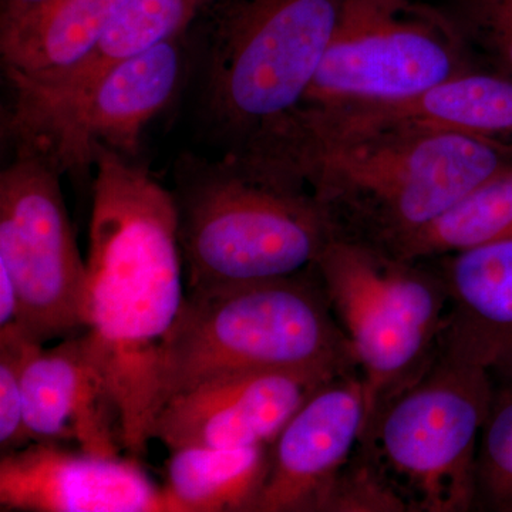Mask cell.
Masks as SVG:
<instances>
[{
    "mask_svg": "<svg viewBox=\"0 0 512 512\" xmlns=\"http://www.w3.org/2000/svg\"><path fill=\"white\" fill-rule=\"evenodd\" d=\"M53 0H2L0 8V33L15 28L22 20L29 18Z\"/></svg>",
    "mask_w": 512,
    "mask_h": 512,
    "instance_id": "d4e9b609",
    "label": "cell"
},
{
    "mask_svg": "<svg viewBox=\"0 0 512 512\" xmlns=\"http://www.w3.org/2000/svg\"><path fill=\"white\" fill-rule=\"evenodd\" d=\"M183 73V37L104 70L56 99L10 103L6 130L18 154L47 161L60 174H83L97 144L136 156L141 134L173 99Z\"/></svg>",
    "mask_w": 512,
    "mask_h": 512,
    "instance_id": "9c48e42d",
    "label": "cell"
},
{
    "mask_svg": "<svg viewBox=\"0 0 512 512\" xmlns=\"http://www.w3.org/2000/svg\"><path fill=\"white\" fill-rule=\"evenodd\" d=\"M235 372L298 373L322 382L359 373L313 266L185 293L161 355L160 410L174 394Z\"/></svg>",
    "mask_w": 512,
    "mask_h": 512,
    "instance_id": "277c9868",
    "label": "cell"
},
{
    "mask_svg": "<svg viewBox=\"0 0 512 512\" xmlns=\"http://www.w3.org/2000/svg\"><path fill=\"white\" fill-rule=\"evenodd\" d=\"M365 426L360 373L320 386L269 446L268 474L252 512H320Z\"/></svg>",
    "mask_w": 512,
    "mask_h": 512,
    "instance_id": "7c38bea8",
    "label": "cell"
},
{
    "mask_svg": "<svg viewBox=\"0 0 512 512\" xmlns=\"http://www.w3.org/2000/svg\"><path fill=\"white\" fill-rule=\"evenodd\" d=\"M508 239H512V163L430 224L383 247L403 258L429 261Z\"/></svg>",
    "mask_w": 512,
    "mask_h": 512,
    "instance_id": "ffe728a7",
    "label": "cell"
},
{
    "mask_svg": "<svg viewBox=\"0 0 512 512\" xmlns=\"http://www.w3.org/2000/svg\"><path fill=\"white\" fill-rule=\"evenodd\" d=\"M128 0H53L0 33L9 86L47 82L92 53Z\"/></svg>",
    "mask_w": 512,
    "mask_h": 512,
    "instance_id": "e0dca14e",
    "label": "cell"
},
{
    "mask_svg": "<svg viewBox=\"0 0 512 512\" xmlns=\"http://www.w3.org/2000/svg\"><path fill=\"white\" fill-rule=\"evenodd\" d=\"M448 311L440 345L512 380V239L437 258Z\"/></svg>",
    "mask_w": 512,
    "mask_h": 512,
    "instance_id": "2e32d148",
    "label": "cell"
},
{
    "mask_svg": "<svg viewBox=\"0 0 512 512\" xmlns=\"http://www.w3.org/2000/svg\"><path fill=\"white\" fill-rule=\"evenodd\" d=\"M269 446L171 451L163 488L168 512H252L268 474Z\"/></svg>",
    "mask_w": 512,
    "mask_h": 512,
    "instance_id": "d6986e66",
    "label": "cell"
},
{
    "mask_svg": "<svg viewBox=\"0 0 512 512\" xmlns=\"http://www.w3.org/2000/svg\"><path fill=\"white\" fill-rule=\"evenodd\" d=\"M494 382L440 345L419 379L387 400L360 444L410 512L476 510L478 444Z\"/></svg>",
    "mask_w": 512,
    "mask_h": 512,
    "instance_id": "52a82bcc",
    "label": "cell"
},
{
    "mask_svg": "<svg viewBox=\"0 0 512 512\" xmlns=\"http://www.w3.org/2000/svg\"><path fill=\"white\" fill-rule=\"evenodd\" d=\"M289 134L350 138L379 134H460L512 151V79L466 72L406 99L350 106L301 107Z\"/></svg>",
    "mask_w": 512,
    "mask_h": 512,
    "instance_id": "8fae6325",
    "label": "cell"
},
{
    "mask_svg": "<svg viewBox=\"0 0 512 512\" xmlns=\"http://www.w3.org/2000/svg\"><path fill=\"white\" fill-rule=\"evenodd\" d=\"M45 345L29 338L18 323L0 328V450L30 443L23 421V376L33 355Z\"/></svg>",
    "mask_w": 512,
    "mask_h": 512,
    "instance_id": "7402d4cb",
    "label": "cell"
},
{
    "mask_svg": "<svg viewBox=\"0 0 512 512\" xmlns=\"http://www.w3.org/2000/svg\"><path fill=\"white\" fill-rule=\"evenodd\" d=\"M23 421L30 443H74L92 456L120 457L121 417L103 370L82 335L40 348L23 376Z\"/></svg>",
    "mask_w": 512,
    "mask_h": 512,
    "instance_id": "9a60e30c",
    "label": "cell"
},
{
    "mask_svg": "<svg viewBox=\"0 0 512 512\" xmlns=\"http://www.w3.org/2000/svg\"><path fill=\"white\" fill-rule=\"evenodd\" d=\"M87 254V349L121 417L124 450L146 453L160 412L161 355L184 301L173 192L143 167L94 147Z\"/></svg>",
    "mask_w": 512,
    "mask_h": 512,
    "instance_id": "6da1fadb",
    "label": "cell"
},
{
    "mask_svg": "<svg viewBox=\"0 0 512 512\" xmlns=\"http://www.w3.org/2000/svg\"><path fill=\"white\" fill-rule=\"evenodd\" d=\"M316 275L349 340L366 394V426L377 410L423 375L440 349L448 311L440 268L339 231Z\"/></svg>",
    "mask_w": 512,
    "mask_h": 512,
    "instance_id": "8992f818",
    "label": "cell"
},
{
    "mask_svg": "<svg viewBox=\"0 0 512 512\" xmlns=\"http://www.w3.org/2000/svg\"><path fill=\"white\" fill-rule=\"evenodd\" d=\"M0 511L168 512L163 490L133 460L32 441L0 457Z\"/></svg>",
    "mask_w": 512,
    "mask_h": 512,
    "instance_id": "5bb4252c",
    "label": "cell"
},
{
    "mask_svg": "<svg viewBox=\"0 0 512 512\" xmlns=\"http://www.w3.org/2000/svg\"><path fill=\"white\" fill-rule=\"evenodd\" d=\"M456 22L512 79V0H457Z\"/></svg>",
    "mask_w": 512,
    "mask_h": 512,
    "instance_id": "cb8c5ba5",
    "label": "cell"
},
{
    "mask_svg": "<svg viewBox=\"0 0 512 512\" xmlns=\"http://www.w3.org/2000/svg\"><path fill=\"white\" fill-rule=\"evenodd\" d=\"M328 382L285 372L227 373L171 396L151 440L184 447L271 446L289 419Z\"/></svg>",
    "mask_w": 512,
    "mask_h": 512,
    "instance_id": "4fadbf2b",
    "label": "cell"
},
{
    "mask_svg": "<svg viewBox=\"0 0 512 512\" xmlns=\"http://www.w3.org/2000/svg\"><path fill=\"white\" fill-rule=\"evenodd\" d=\"M60 174L22 156L0 174V268L18 289V325L45 345L87 329V264L80 254Z\"/></svg>",
    "mask_w": 512,
    "mask_h": 512,
    "instance_id": "30bf717a",
    "label": "cell"
},
{
    "mask_svg": "<svg viewBox=\"0 0 512 512\" xmlns=\"http://www.w3.org/2000/svg\"><path fill=\"white\" fill-rule=\"evenodd\" d=\"M320 512H410L399 493L359 443L326 494Z\"/></svg>",
    "mask_w": 512,
    "mask_h": 512,
    "instance_id": "603a6c76",
    "label": "cell"
},
{
    "mask_svg": "<svg viewBox=\"0 0 512 512\" xmlns=\"http://www.w3.org/2000/svg\"><path fill=\"white\" fill-rule=\"evenodd\" d=\"M343 0H215L207 9L205 107L232 150L268 146L301 109Z\"/></svg>",
    "mask_w": 512,
    "mask_h": 512,
    "instance_id": "5b68a950",
    "label": "cell"
},
{
    "mask_svg": "<svg viewBox=\"0 0 512 512\" xmlns=\"http://www.w3.org/2000/svg\"><path fill=\"white\" fill-rule=\"evenodd\" d=\"M466 70L456 19L419 0H343L302 107L406 99Z\"/></svg>",
    "mask_w": 512,
    "mask_h": 512,
    "instance_id": "ba28073f",
    "label": "cell"
},
{
    "mask_svg": "<svg viewBox=\"0 0 512 512\" xmlns=\"http://www.w3.org/2000/svg\"><path fill=\"white\" fill-rule=\"evenodd\" d=\"M171 192L187 291L298 274L339 231L302 181L242 151L184 156Z\"/></svg>",
    "mask_w": 512,
    "mask_h": 512,
    "instance_id": "7a4b0ae2",
    "label": "cell"
},
{
    "mask_svg": "<svg viewBox=\"0 0 512 512\" xmlns=\"http://www.w3.org/2000/svg\"><path fill=\"white\" fill-rule=\"evenodd\" d=\"M19 312L18 289L8 272L0 268V328L18 322Z\"/></svg>",
    "mask_w": 512,
    "mask_h": 512,
    "instance_id": "484cf974",
    "label": "cell"
},
{
    "mask_svg": "<svg viewBox=\"0 0 512 512\" xmlns=\"http://www.w3.org/2000/svg\"><path fill=\"white\" fill-rule=\"evenodd\" d=\"M476 510L512 512V380L494 382L478 444Z\"/></svg>",
    "mask_w": 512,
    "mask_h": 512,
    "instance_id": "44dd1931",
    "label": "cell"
},
{
    "mask_svg": "<svg viewBox=\"0 0 512 512\" xmlns=\"http://www.w3.org/2000/svg\"><path fill=\"white\" fill-rule=\"evenodd\" d=\"M265 158L311 185L335 221L350 217L359 237L386 245L450 210L512 163V151L460 134H292Z\"/></svg>",
    "mask_w": 512,
    "mask_h": 512,
    "instance_id": "3957f363",
    "label": "cell"
},
{
    "mask_svg": "<svg viewBox=\"0 0 512 512\" xmlns=\"http://www.w3.org/2000/svg\"><path fill=\"white\" fill-rule=\"evenodd\" d=\"M215 0H128L100 42L70 72L35 84H13L12 100L33 103L79 89L114 64L183 37Z\"/></svg>",
    "mask_w": 512,
    "mask_h": 512,
    "instance_id": "ac0fdd59",
    "label": "cell"
}]
</instances>
